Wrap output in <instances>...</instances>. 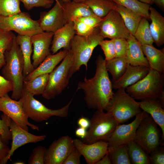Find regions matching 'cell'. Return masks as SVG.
Here are the masks:
<instances>
[{
  "label": "cell",
  "mask_w": 164,
  "mask_h": 164,
  "mask_svg": "<svg viewBox=\"0 0 164 164\" xmlns=\"http://www.w3.org/2000/svg\"><path fill=\"white\" fill-rule=\"evenodd\" d=\"M0 111L10 118L23 129L28 131V126L33 130H39V127L30 123L20 100L11 98L7 94L0 97Z\"/></svg>",
  "instance_id": "obj_11"
},
{
  "label": "cell",
  "mask_w": 164,
  "mask_h": 164,
  "mask_svg": "<svg viewBox=\"0 0 164 164\" xmlns=\"http://www.w3.org/2000/svg\"><path fill=\"white\" fill-rule=\"evenodd\" d=\"M98 27L100 34L104 38L127 39L131 34L120 15L114 9L102 18Z\"/></svg>",
  "instance_id": "obj_12"
},
{
  "label": "cell",
  "mask_w": 164,
  "mask_h": 164,
  "mask_svg": "<svg viewBox=\"0 0 164 164\" xmlns=\"http://www.w3.org/2000/svg\"><path fill=\"white\" fill-rule=\"evenodd\" d=\"M0 29L7 32L13 31L20 35L29 36L43 32L37 21L32 19L28 13L25 12L9 16H0Z\"/></svg>",
  "instance_id": "obj_10"
},
{
  "label": "cell",
  "mask_w": 164,
  "mask_h": 164,
  "mask_svg": "<svg viewBox=\"0 0 164 164\" xmlns=\"http://www.w3.org/2000/svg\"><path fill=\"white\" fill-rule=\"evenodd\" d=\"M77 124L80 127L86 129L89 128L90 125V121L88 118L82 116L77 121Z\"/></svg>",
  "instance_id": "obj_49"
},
{
  "label": "cell",
  "mask_w": 164,
  "mask_h": 164,
  "mask_svg": "<svg viewBox=\"0 0 164 164\" xmlns=\"http://www.w3.org/2000/svg\"><path fill=\"white\" fill-rule=\"evenodd\" d=\"M96 164H112L110 159L109 156L108 150L105 155Z\"/></svg>",
  "instance_id": "obj_51"
},
{
  "label": "cell",
  "mask_w": 164,
  "mask_h": 164,
  "mask_svg": "<svg viewBox=\"0 0 164 164\" xmlns=\"http://www.w3.org/2000/svg\"><path fill=\"white\" fill-rule=\"evenodd\" d=\"M73 22L76 35L86 36L91 34L95 29L87 26L83 22L77 19H74Z\"/></svg>",
  "instance_id": "obj_43"
},
{
  "label": "cell",
  "mask_w": 164,
  "mask_h": 164,
  "mask_svg": "<svg viewBox=\"0 0 164 164\" xmlns=\"http://www.w3.org/2000/svg\"><path fill=\"white\" fill-rule=\"evenodd\" d=\"M75 19L81 21L90 27L94 29L98 27L102 18L95 15H93L79 17Z\"/></svg>",
  "instance_id": "obj_45"
},
{
  "label": "cell",
  "mask_w": 164,
  "mask_h": 164,
  "mask_svg": "<svg viewBox=\"0 0 164 164\" xmlns=\"http://www.w3.org/2000/svg\"><path fill=\"white\" fill-rule=\"evenodd\" d=\"M104 38L101 35L99 27L95 28L90 35L82 36L75 35L70 43L72 62L69 77L70 78L82 65L87 70V63L94 48Z\"/></svg>",
  "instance_id": "obj_3"
},
{
  "label": "cell",
  "mask_w": 164,
  "mask_h": 164,
  "mask_svg": "<svg viewBox=\"0 0 164 164\" xmlns=\"http://www.w3.org/2000/svg\"><path fill=\"white\" fill-rule=\"evenodd\" d=\"M110 0L112 1L111 0Z\"/></svg>",
  "instance_id": "obj_56"
},
{
  "label": "cell",
  "mask_w": 164,
  "mask_h": 164,
  "mask_svg": "<svg viewBox=\"0 0 164 164\" xmlns=\"http://www.w3.org/2000/svg\"><path fill=\"white\" fill-rule=\"evenodd\" d=\"M103 50L106 61L111 60L115 57V52L113 39L110 40H103L99 44Z\"/></svg>",
  "instance_id": "obj_40"
},
{
  "label": "cell",
  "mask_w": 164,
  "mask_h": 164,
  "mask_svg": "<svg viewBox=\"0 0 164 164\" xmlns=\"http://www.w3.org/2000/svg\"><path fill=\"white\" fill-rule=\"evenodd\" d=\"M10 149L8 144L2 140L0 135V164L2 163L8 155Z\"/></svg>",
  "instance_id": "obj_48"
},
{
  "label": "cell",
  "mask_w": 164,
  "mask_h": 164,
  "mask_svg": "<svg viewBox=\"0 0 164 164\" xmlns=\"http://www.w3.org/2000/svg\"><path fill=\"white\" fill-rule=\"evenodd\" d=\"M22 2L24 7L28 10L34 7H43L49 9L54 3L53 0H19Z\"/></svg>",
  "instance_id": "obj_41"
},
{
  "label": "cell",
  "mask_w": 164,
  "mask_h": 164,
  "mask_svg": "<svg viewBox=\"0 0 164 164\" xmlns=\"http://www.w3.org/2000/svg\"><path fill=\"white\" fill-rule=\"evenodd\" d=\"M115 4L128 9L142 17L149 19V8L150 5L138 0H111Z\"/></svg>",
  "instance_id": "obj_33"
},
{
  "label": "cell",
  "mask_w": 164,
  "mask_h": 164,
  "mask_svg": "<svg viewBox=\"0 0 164 164\" xmlns=\"http://www.w3.org/2000/svg\"><path fill=\"white\" fill-rule=\"evenodd\" d=\"M73 97L63 107L53 109L46 107L35 99L34 95L23 89L20 99L24 110L28 118L36 122L48 120L51 117L65 118L67 116Z\"/></svg>",
  "instance_id": "obj_7"
},
{
  "label": "cell",
  "mask_w": 164,
  "mask_h": 164,
  "mask_svg": "<svg viewBox=\"0 0 164 164\" xmlns=\"http://www.w3.org/2000/svg\"><path fill=\"white\" fill-rule=\"evenodd\" d=\"M126 145L131 164H151L148 154L134 140L129 142Z\"/></svg>",
  "instance_id": "obj_29"
},
{
  "label": "cell",
  "mask_w": 164,
  "mask_h": 164,
  "mask_svg": "<svg viewBox=\"0 0 164 164\" xmlns=\"http://www.w3.org/2000/svg\"><path fill=\"white\" fill-rule=\"evenodd\" d=\"M155 4L162 11H164V0H152Z\"/></svg>",
  "instance_id": "obj_52"
},
{
  "label": "cell",
  "mask_w": 164,
  "mask_h": 164,
  "mask_svg": "<svg viewBox=\"0 0 164 164\" xmlns=\"http://www.w3.org/2000/svg\"><path fill=\"white\" fill-rule=\"evenodd\" d=\"M150 68L161 73L164 72V48L159 49L152 45L142 46Z\"/></svg>",
  "instance_id": "obj_26"
},
{
  "label": "cell",
  "mask_w": 164,
  "mask_h": 164,
  "mask_svg": "<svg viewBox=\"0 0 164 164\" xmlns=\"http://www.w3.org/2000/svg\"><path fill=\"white\" fill-rule=\"evenodd\" d=\"M128 64L125 57H115L106 60V68L112 76V83L117 81L122 76Z\"/></svg>",
  "instance_id": "obj_31"
},
{
  "label": "cell",
  "mask_w": 164,
  "mask_h": 164,
  "mask_svg": "<svg viewBox=\"0 0 164 164\" xmlns=\"http://www.w3.org/2000/svg\"><path fill=\"white\" fill-rule=\"evenodd\" d=\"M72 1L77 2H85L88 0H71Z\"/></svg>",
  "instance_id": "obj_53"
},
{
  "label": "cell",
  "mask_w": 164,
  "mask_h": 164,
  "mask_svg": "<svg viewBox=\"0 0 164 164\" xmlns=\"http://www.w3.org/2000/svg\"><path fill=\"white\" fill-rule=\"evenodd\" d=\"M73 139L68 135L53 141L46 149L44 157L45 164H63L74 147Z\"/></svg>",
  "instance_id": "obj_14"
},
{
  "label": "cell",
  "mask_w": 164,
  "mask_h": 164,
  "mask_svg": "<svg viewBox=\"0 0 164 164\" xmlns=\"http://www.w3.org/2000/svg\"><path fill=\"white\" fill-rule=\"evenodd\" d=\"M15 38V35L11 46L5 53V63L2 68V73L12 84L11 98L18 100L21 97L23 89L24 61Z\"/></svg>",
  "instance_id": "obj_2"
},
{
  "label": "cell",
  "mask_w": 164,
  "mask_h": 164,
  "mask_svg": "<svg viewBox=\"0 0 164 164\" xmlns=\"http://www.w3.org/2000/svg\"><path fill=\"white\" fill-rule=\"evenodd\" d=\"M115 57H125L128 46L127 39L119 38L113 39Z\"/></svg>",
  "instance_id": "obj_42"
},
{
  "label": "cell",
  "mask_w": 164,
  "mask_h": 164,
  "mask_svg": "<svg viewBox=\"0 0 164 164\" xmlns=\"http://www.w3.org/2000/svg\"><path fill=\"white\" fill-rule=\"evenodd\" d=\"M127 40L128 46L125 58L128 63L134 66H142L150 68L143 53L142 45L131 34Z\"/></svg>",
  "instance_id": "obj_23"
},
{
  "label": "cell",
  "mask_w": 164,
  "mask_h": 164,
  "mask_svg": "<svg viewBox=\"0 0 164 164\" xmlns=\"http://www.w3.org/2000/svg\"><path fill=\"white\" fill-rule=\"evenodd\" d=\"M150 68L142 66H134L128 64L124 73L117 81L112 83L113 89H125L144 77Z\"/></svg>",
  "instance_id": "obj_19"
},
{
  "label": "cell",
  "mask_w": 164,
  "mask_h": 164,
  "mask_svg": "<svg viewBox=\"0 0 164 164\" xmlns=\"http://www.w3.org/2000/svg\"><path fill=\"white\" fill-rule=\"evenodd\" d=\"M54 33L43 32L31 36L33 46L32 63L35 69L51 54L50 46Z\"/></svg>",
  "instance_id": "obj_17"
},
{
  "label": "cell",
  "mask_w": 164,
  "mask_h": 164,
  "mask_svg": "<svg viewBox=\"0 0 164 164\" xmlns=\"http://www.w3.org/2000/svg\"><path fill=\"white\" fill-rule=\"evenodd\" d=\"M72 62V54L70 49L60 64L49 74L46 86L42 94L43 98L48 100L53 99L68 86Z\"/></svg>",
  "instance_id": "obj_8"
},
{
  "label": "cell",
  "mask_w": 164,
  "mask_h": 164,
  "mask_svg": "<svg viewBox=\"0 0 164 164\" xmlns=\"http://www.w3.org/2000/svg\"><path fill=\"white\" fill-rule=\"evenodd\" d=\"M0 119V135L2 141L8 144L12 140V134L9 125L11 119L3 114Z\"/></svg>",
  "instance_id": "obj_38"
},
{
  "label": "cell",
  "mask_w": 164,
  "mask_h": 164,
  "mask_svg": "<svg viewBox=\"0 0 164 164\" xmlns=\"http://www.w3.org/2000/svg\"><path fill=\"white\" fill-rule=\"evenodd\" d=\"M76 35L73 21L67 22L54 32L50 47V51L54 54L61 49L69 50L70 42Z\"/></svg>",
  "instance_id": "obj_20"
},
{
  "label": "cell",
  "mask_w": 164,
  "mask_h": 164,
  "mask_svg": "<svg viewBox=\"0 0 164 164\" xmlns=\"http://www.w3.org/2000/svg\"><path fill=\"white\" fill-rule=\"evenodd\" d=\"M150 30L153 40L158 47L164 43V17L154 8L150 6L149 8Z\"/></svg>",
  "instance_id": "obj_25"
},
{
  "label": "cell",
  "mask_w": 164,
  "mask_h": 164,
  "mask_svg": "<svg viewBox=\"0 0 164 164\" xmlns=\"http://www.w3.org/2000/svg\"><path fill=\"white\" fill-rule=\"evenodd\" d=\"M81 155L79 151L74 147L63 164H80Z\"/></svg>",
  "instance_id": "obj_46"
},
{
  "label": "cell",
  "mask_w": 164,
  "mask_h": 164,
  "mask_svg": "<svg viewBox=\"0 0 164 164\" xmlns=\"http://www.w3.org/2000/svg\"><path fill=\"white\" fill-rule=\"evenodd\" d=\"M24 162H20V161H19V162H15V163H14V164H24Z\"/></svg>",
  "instance_id": "obj_55"
},
{
  "label": "cell",
  "mask_w": 164,
  "mask_h": 164,
  "mask_svg": "<svg viewBox=\"0 0 164 164\" xmlns=\"http://www.w3.org/2000/svg\"><path fill=\"white\" fill-rule=\"evenodd\" d=\"M19 0H0V16L12 15L21 12Z\"/></svg>",
  "instance_id": "obj_37"
},
{
  "label": "cell",
  "mask_w": 164,
  "mask_h": 164,
  "mask_svg": "<svg viewBox=\"0 0 164 164\" xmlns=\"http://www.w3.org/2000/svg\"><path fill=\"white\" fill-rule=\"evenodd\" d=\"M59 1L67 22L79 17L95 15L85 2Z\"/></svg>",
  "instance_id": "obj_24"
},
{
  "label": "cell",
  "mask_w": 164,
  "mask_h": 164,
  "mask_svg": "<svg viewBox=\"0 0 164 164\" xmlns=\"http://www.w3.org/2000/svg\"><path fill=\"white\" fill-rule=\"evenodd\" d=\"M162 132L149 114L142 120L138 126L134 141L148 154L162 144Z\"/></svg>",
  "instance_id": "obj_9"
},
{
  "label": "cell",
  "mask_w": 164,
  "mask_h": 164,
  "mask_svg": "<svg viewBox=\"0 0 164 164\" xmlns=\"http://www.w3.org/2000/svg\"><path fill=\"white\" fill-rule=\"evenodd\" d=\"M87 131L85 128L80 127L77 128L75 131V135L82 139L84 138L87 134Z\"/></svg>",
  "instance_id": "obj_50"
},
{
  "label": "cell",
  "mask_w": 164,
  "mask_h": 164,
  "mask_svg": "<svg viewBox=\"0 0 164 164\" xmlns=\"http://www.w3.org/2000/svg\"><path fill=\"white\" fill-rule=\"evenodd\" d=\"M15 39L20 47L24 59L23 76L24 78L35 69L31 60L33 52L31 36L18 35L15 36Z\"/></svg>",
  "instance_id": "obj_27"
},
{
  "label": "cell",
  "mask_w": 164,
  "mask_h": 164,
  "mask_svg": "<svg viewBox=\"0 0 164 164\" xmlns=\"http://www.w3.org/2000/svg\"><path fill=\"white\" fill-rule=\"evenodd\" d=\"M90 121V125L87 135L82 140L86 144L99 141L108 142L119 124L110 113L98 110H96Z\"/></svg>",
  "instance_id": "obj_6"
},
{
  "label": "cell",
  "mask_w": 164,
  "mask_h": 164,
  "mask_svg": "<svg viewBox=\"0 0 164 164\" xmlns=\"http://www.w3.org/2000/svg\"><path fill=\"white\" fill-rule=\"evenodd\" d=\"M106 60L99 55L96 60V70L94 76L87 79L85 76L83 81L78 84L76 91H83L84 100L88 108L105 111L112 98V83L105 67Z\"/></svg>",
  "instance_id": "obj_1"
},
{
  "label": "cell",
  "mask_w": 164,
  "mask_h": 164,
  "mask_svg": "<svg viewBox=\"0 0 164 164\" xmlns=\"http://www.w3.org/2000/svg\"><path fill=\"white\" fill-rule=\"evenodd\" d=\"M37 21L43 32L53 33L67 22L60 2L49 11L41 12Z\"/></svg>",
  "instance_id": "obj_16"
},
{
  "label": "cell",
  "mask_w": 164,
  "mask_h": 164,
  "mask_svg": "<svg viewBox=\"0 0 164 164\" xmlns=\"http://www.w3.org/2000/svg\"><path fill=\"white\" fill-rule=\"evenodd\" d=\"M68 51L63 50L54 54H50L37 67L24 78V80H30L42 74H50L66 56Z\"/></svg>",
  "instance_id": "obj_22"
},
{
  "label": "cell",
  "mask_w": 164,
  "mask_h": 164,
  "mask_svg": "<svg viewBox=\"0 0 164 164\" xmlns=\"http://www.w3.org/2000/svg\"><path fill=\"white\" fill-rule=\"evenodd\" d=\"M85 3L95 15L102 18L114 9L116 4L110 0H88Z\"/></svg>",
  "instance_id": "obj_32"
},
{
  "label": "cell",
  "mask_w": 164,
  "mask_h": 164,
  "mask_svg": "<svg viewBox=\"0 0 164 164\" xmlns=\"http://www.w3.org/2000/svg\"><path fill=\"white\" fill-rule=\"evenodd\" d=\"M49 74H42L23 82V89L33 95L42 94L47 85Z\"/></svg>",
  "instance_id": "obj_30"
},
{
  "label": "cell",
  "mask_w": 164,
  "mask_h": 164,
  "mask_svg": "<svg viewBox=\"0 0 164 164\" xmlns=\"http://www.w3.org/2000/svg\"><path fill=\"white\" fill-rule=\"evenodd\" d=\"M114 9L120 15L127 28L130 33L134 36L142 17L128 9L116 4Z\"/></svg>",
  "instance_id": "obj_28"
},
{
  "label": "cell",
  "mask_w": 164,
  "mask_h": 164,
  "mask_svg": "<svg viewBox=\"0 0 164 164\" xmlns=\"http://www.w3.org/2000/svg\"><path fill=\"white\" fill-rule=\"evenodd\" d=\"M12 83L7 80L3 76L0 75V97H2L12 91Z\"/></svg>",
  "instance_id": "obj_47"
},
{
  "label": "cell",
  "mask_w": 164,
  "mask_h": 164,
  "mask_svg": "<svg viewBox=\"0 0 164 164\" xmlns=\"http://www.w3.org/2000/svg\"><path fill=\"white\" fill-rule=\"evenodd\" d=\"M15 36L12 31H5L0 29V69L5 64V53L11 46Z\"/></svg>",
  "instance_id": "obj_36"
},
{
  "label": "cell",
  "mask_w": 164,
  "mask_h": 164,
  "mask_svg": "<svg viewBox=\"0 0 164 164\" xmlns=\"http://www.w3.org/2000/svg\"><path fill=\"white\" fill-rule=\"evenodd\" d=\"M105 111L110 113L119 124L128 121L142 111L138 102L124 89L116 90Z\"/></svg>",
  "instance_id": "obj_5"
},
{
  "label": "cell",
  "mask_w": 164,
  "mask_h": 164,
  "mask_svg": "<svg viewBox=\"0 0 164 164\" xmlns=\"http://www.w3.org/2000/svg\"><path fill=\"white\" fill-rule=\"evenodd\" d=\"M148 114L143 111L135 116V119L131 123L127 124H118L108 141V147H114L123 144L126 145L134 140L138 126Z\"/></svg>",
  "instance_id": "obj_13"
},
{
  "label": "cell",
  "mask_w": 164,
  "mask_h": 164,
  "mask_svg": "<svg viewBox=\"0 0 164 164\" xmlns=\"http://www.w3.org/2000/svg\"><path fill=\"white\" fill-rule=\"evenodd\" d=\"M151 164H164V149L160 145L151 152L149 154Z\"/></svg>",
  "instance_id": "obj_44"
},
{
  "label": "cell",
  "mask_w": 164,
  "mask_h": 164,
  "mask_svg": "<svg viewBox=\"0 0 164 164\" xmlns=\"http://www.w3.org/2000/svg\"><path fill=\"white\" fill-rule=\"evenodd\" d=\"M73 142L74 147L88 164H96L105 155L108 147V142L103 141L86 144L80 139L75 138Z\"/></svg>",
  "instance_id": "obj_18"
},
{
  "label": "cell",
  "mask_w": 164,
  "mask_h": 164,
  "mask_svg": "<svg viewBox=\"0 0 164 164\" xmlns=\"http://www.w3.org/2000/svg\"><path fill=\"white\" fill-rule=\"evenodd\" d=\"M149 25L148 19L142 17L134 35L142 46L145 44L152 45L154 43Z\"/></svg>",
  "instance_id": "obj_35"
},
{
  "label": "cell",
  "mask_w": 164,
  "mask_h": 164,
  "mask_svg": "<svg viewBox=\"0 0 164 164\" xmlns=\"http://www.w3.org/2000/svg\"><path fill=\"white\" fill-rule=\"evenodd\" d=\"M140 108L152 117L162 132V142L164 140V105L157 99L146 98L138 102Z\"/></svg>",
  "instance_id": "obj_21"
},
{
  "label": "cell",
  "mask_w": 164,
  "mask_h": 164,
  "mask_svg": "<svg viewBox=\"0 0 164 164\" xmlns=\"http://www.w3.org/2000/svg\"><path fill=\"white\" fill-rule=\"evenodd\" d=\"M9 127L11 132L12 141L9 153L2 164H6L15 150L19 147L27 144L43 141L47 136L45 135H36L30 133L20 127L12 119Z\"/></svg>",
  "instance_id": "obj_15"
},
{
  "label": "cell",
  "mask_w": 164,
  "mask_h": 164,
  "mask_svg": "<svg viewBox=\"0 0 164 164\" xmlns=\"http://www.w3.org/2000/svg\"><path fill=\"white\" fill-rule=\"evenodd\" d=\"M108 152L112 164H131L127 145L108 147Z\"/></svg>",
  "instance_id": "obj_34"
},
{
  "label": "cell",
  "mask_w": 164,
  "mask_h": 164,
  "mask_svg": "<svg viewBox=\"0 0 164 164\" xmlns=\"http://www.w3.org/2000/svg\"><path fill=\"white\" fill-rule=\"evenodd\" d=\"M46 149L41 145L34 148L28 159V164H44V157Z\"/></svg>",
  "instance_id": "obj_39"
},
{
  "label": "cell",
  "mask_w": 164,
  "mask_h": 164,
  "mask_svg": "<svg viewBox=\"0 0 164 164\" xmlns=\"http://www.w3.org/2000/svg\"><path fill=\"white\" fill-rule=\"evenodd\" d=\"M55 0L56 1V2L57 3H60L59 0ZM61 0L65 1V2H70L72 1L71 0Z\"/></svg>",
  "instance_id": "obj_54"
},
{
  "label": "cell",
  "mask_w": 164,
  "mask_h": 164,
  "mask_svg": "<svg viewBox=\"0 0 164 164\" xmlns=\"http://www.w3.org/2000/svg\"><path fill=\"white\" fill-rule=\"evenodd\" d=\"M164 73L150 68L143 79L126 89V92L135 99H159L164 96Z\"/></svg>",
  "instance_id": "obj_4"
}]
</instances>
